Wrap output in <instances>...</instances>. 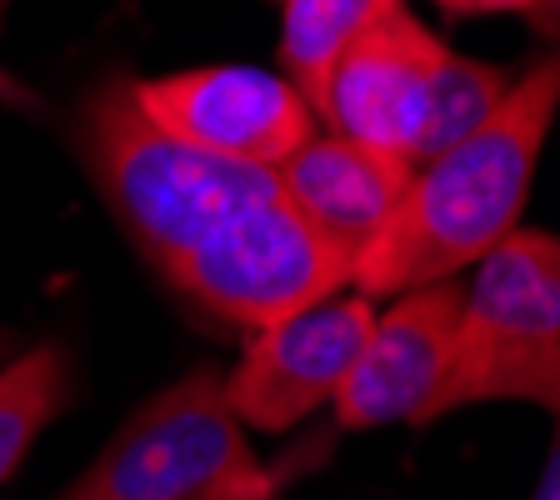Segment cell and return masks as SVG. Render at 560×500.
Instances as JSON below:
<instances>
[{
	"label": "cell",
	"instance_id": "obj_3",
	"mask_svg": "<svg viewBox=\"0 0 560 500\" xmlns=\"http://www.w3.org/2000/svg\"><path fill=\"white\" fill-rule=\"evenodd\" d=\"M266 466L225 406V371L196 365L151 396L60 500H276Z\"/></svg>",
	"mask_w": 560,
	"mask_h": 500
},
{
	"label": "cell",
	"instance_id": "obj_8",
	"mask_svg": "<svg viewBox=\"0 0 560 500\" xmlns=\"http://www.w3.org/2000/svg\"><path fill=\"white\" fill-rule=\"evenodd\" d=\"M445 50L451 46H441V35H431L406 5H396L336 60L315 120H326L330 136L361 140L416 171L431 85Z\"/></svg>",
	"mask_w": 560,
	"mask_h": 500
},
{
	"label": "cell",
	"instance_id": "obj_1",
	"mask_svg": "<svg viewBox=\"0 0 560 500\" xmlns=\"http://www.w3.org/2000/svg\"><path fill=\"white\" fill-rule=\"evenodd\" d=\"M556 111L560 50H550L525 75H515L495 116L476 136L416 165L396 216L375 241L355 251L350 266L355 295L375 301V295L441 286L470 270L486 251H495L521 221Z\"/></svg>",
	"mask_w": 560,
	"mask_h": 500
},
{
	"label": "cell",
	"instance_id": "obj_4",
	"mask_svg": "<svg viewBox=\"0 0 560 500\" xmlns=\"http://www.w3.org/2000/svg\"><path fill=\"white\" fill-rule=\"evenodd\" d=\"M346 245L305 225L285 200L245 210L165 266V280L231 326L266 330L350 286Z\"/></svg>",
	"mask_w": 560,
	"mask_h": 500
},
{
	"label": "cell",
	"instance_id": "obj_18",
	"mask_svg": "<svg viewBox=\"0 0 560 500\" xmlns=\"http://www.w3.org/2000/svg\"><path fill=\"white\" fill-rule=\"evenodd\" d=\"M5 350H11V330H0V356H5Z\"/></svg>",
	"mask_w": 560,
	"mask_h": 500
},
{
	"label": "cell",
	"instance_id": "obj_7",
	"mask_svg": "<svg viewBox=\"0 0 560 500\" xmlns=\"http://www.w3.org/2000/svg\"><path fill=\"white\" fill-rule=\"evenodd\" d=\"M460 305H466V286L441 280L396 295L390 311H375L361 361L336 396L340 431L441 420V391L460 346Z\"/></svg>",
	"mask_w": 560,
	"mask_h": 500
},
{
	"label": "cell",
	"instance_id": "obj_11",
	"mask_svg": "<svg viewBox=\"0 0 560 500\" xmlns=\"http://www.w3.org/2000/svg\"><path fill=\"white\" fill-rule=\"evenodd\" d=\"M480 400H530L560 410V336L550 340H470L460 336L441 391V416Z\"/></svg>",
	"mask_w": 560,
	"mask_h": 500
},
{
	"label": "cell",
	"instance_id": "obj_10",
	"mask_svg": "<svg viewBox=\"0 0 560 500\" xmlns=\"http://www.w3.org/2000/svg\"><path fill=\"white\" fill-rule=\"evenodd\" d=\"M470 340H550L560 336V235L511 231L476 260L460 305Z\"/></svg>",
	"mask_w": 560,
	"mask_h": 500
},
{
	"label": "cell",
	"instance_id": "obj_13",
	"mask_svg": "<svg viewBox=\"0 0 560 500\" xmlns=\"http://www.w3.org/2000/svg\"><path fill=\"white\" fill-rule=\"evenodd\" d=\"M75 400V371L60 346L21 350L0 365V486L21 470L25 451Z\"/></svg>",
	"mask_w": 560,
	"mask_h": 500
},
{
	"label": "cell",
	"instance_id": "obj_15",
	"mask_svg": "<svg viewBox=\"0 0 560 500\" xmlns=\"http://www.w3.org/2000/svg\"><path fill=\"white\" fill-rule=\"evenodd\" d=\"M441 11H451V15H495V11H530L536 0H435Z\"/></svg>",
	"mask_w": 560,
	"mask_h": 500
},
{
	"label": "cell",
	"instance_id": "obj_16",
	"mask_svg": "<svg viewBox=\"0 0 560 500\" xmlns=\"http://www.w3.org/2000/svg\"><path fill=\"white\" fill-rule=\"evenodd\" d=\"M530 500H560V410H556V441H550V455H546V470H540L536 490Z\"/></svg>",
	"mask_w": 560,
	"mask_h": 500
},
{
	"label": "cell",
	"instance_id": "obj_17",
	"mask_svg": "<svg viewBox=\"0 0 560 500\" xmlns=\"http://www.w3.org/2000/svg\"><path fill=\"white\" fill-rule=\"evenodd\" d=\"M525 15H530L536 35H546V40H556V46H560V0H536Z\"/></svg>",
	"mask_w": 560,
	"mask_h": 500
},
{
	"label": "cell",
	"instance_id": "obj_2",
	"mask_svg": "<svg viewBox=\"0 0 560 500\" xmlns=\"http://www.w3.org/2000/svg\"><path fill=\"white\" fill-rule=\"evenodd\" d=\"M81 151L105 206L161 270L225 221L280 196L276 171L210 155L155 126L136 105L130 81L91 91L81 111Z\"/></svg>",
	"mask_w": 560,
	"mask_h": 500
},
{
	"label": "cell",
	"instance_id": "obj_14",
	"mask_svg": "<svg viewBox=\"0 0 560 500\" xmlns=\"http://www.w3.org/2000/svg\"><path fill=\"white\" fill-rule=\"evenodd\" d=\"M505 91H511V75L501 66H486V60L445 50L441 70H435V85H431V111H425L416 165L435 161V155H445L466 136H476L495 116V105L505 101Z\"/></svg>",
	"mask_w": 560,
	"mask_h": 500
},
{
	"label": "cell",
	"instance_id": "obj_9",
	"mask_svg": "<svg viewBox=\"0 0 560 500\" xmlns=\"http://www.w3.org/2000/svg\"><path fill=\"white\" fill-rule=\"evenodd\" d=\"M410 175L416 171L406 161H396V155H381L371 146H361V140L315 130L301 151L276 171V181H280V200L305 225H315L326 241L346 245L355 256L396 216Z\"/></svg>",
	"mask_w": 560,
	"mask_h": 500
},
{
	"label": "cell",
	"instance_id": "obj_5",
	"mask_svg": "<svg viewBox=\"0 0 560 500\" xmlns=\"http://www.w3.org/2000/svg\"><path fill=\"white\" fill-rule=\"evenodd\" d=\"M375 305L365 295H330L276 326L256 330L235 371H225V406L245 431L285 435L311 410L336 406L346 375L355 371Z\"/></svg>",
	"mask_w": 560,
	"mask_h": 500
},
{
	"label": "cell",
	"instance_id": "obj_12",
	"mask_svg": "<svg viewBox=\"0 0 560 500\" xmlns=\"http://www.w3.org/2000/svg\"><path fill=\"white\" fill-rule=\"evenodd\" d=\"M400 0H280V70L311 101L326 95L336 60Z\"/></svg>",
	"mask_w": 560,
	"mask_h": 500
},
{
	"label": "cell",
	"instance_id": "obj_19",
	"mask_svg": "<svg viewBox=\"0 0 560 500\" xmlns=\"http://www.w3.org/2000/svg\"><path fill=\"white\" fill-rule=\"evenodd\" d=\"M5 11H11V0H0V21H5Z\"/></svg>",
	"mask_w": 560,
	"mask_h": 500
},
{
	"label": "cell",
	"instance_id": "obj_6",
	"mask_svg": "<svg viewBox=\"0 0 560 500\" xmlns=\"http://www.w3.org/2000/svg\"><path fill=\"white\" fill-rule=\"evenodd\" d=\"M136 105L171 136L210 155L280 171L315 136V111L285 75L260 66H200L130 81Z\"/></svg>",
	"mask_w": 560,
	"mask_h": 500
}]
</instances>
